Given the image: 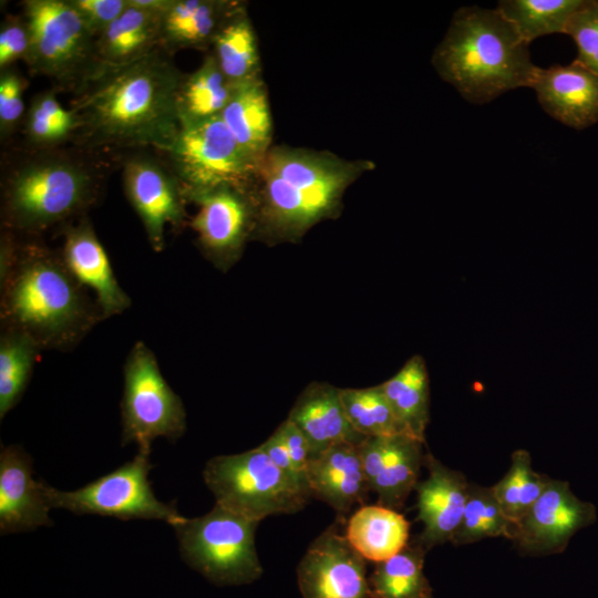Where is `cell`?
I'll return each mask as SVG.
<instances>
[{
  "mask_svg": "<svg viewBox=\"0 0 598 598\" xmlns=\"http://www.w3.org/2000/svg\"><path fill=\"white\" fill-rule=\"evenodd\" d=\"M182 74L164 48L102 72L71 103L78 118L73 143L91 154L147 146L165 152L181 128L176 91Z\"/></svg>",
  "mask_w": 598,
  "mask_h": 598,
  "instance_id": "6da1fadb",
  "label": "cell"
},
{
  "mask_svg": "<svg viewBox=\"0 0 598 598\" xmlns=\"http://www.w3.org/2000/svg\"><path fill=\"white\" fill-rule=\"evenodd\" d=\"M0 247L2 328L27 334L40 349L65 351L103 319L60 251L6 231Z\"/></svg>",
  "mask_w": 598,
  "mask_h": 598,
  "instance_id": "7a4b0ae2",
  "label": "cell"
},
{
  "mask_svg": "<svg viewBox=\"0 0 598 598\" xmlns=\"http://www.w3.org/2000/svg\"><path fill=\"white\" fill-rule=\"evenodd\" d=\"M373 166L326 151L271 146L258 164L251 189L255 234L268 240H298L333 216L347 188Z\"/></svg>",
  "mask_w": 598,
  "mask_h": 598,
  "instance_id": "3957f363",
  "label": "cell"
},
{
  "mask_svg": "<svg viewBox=\"0 0 598 598\" xmlns=\"http://www.w3.org/2000/svg\"><path fill=\"white\" fill-rule=\"evenodd\" d=\"M86 152L29 148L6 168L1 179L2 229L38 238L85 217L99 200L103 169Z\"/></svg>",
  "mask_w": 598,
  "mask_h": 598,
  "instance_id": "277c9868",
  "label": "cell"
},
{
  "mask_svg": "<svg viewBox=\"0 0 598 598\" xmlns=\"http://www.w3.org/2000/svg\"><path fill=\"white\" fill-rule=\"evenodd\" d=\"M528 47L496 9L462 7L453 14L432 64L466 101L483 104L507 91L530 87L538 66Z\"/></svg>",
  "mask_w": 598,
  "mask_h": 598,
  "instance_id": "5b68a950",
  "label": "cell"
},
{
  "mask_svg": "<svg viewBox=\"0 0 598 598\" xmlns=\"http://www.w3.org/2000/svg\"><path fill=\"white\" fill-rule=\"evenodd\" d=\"M21 16L29 32L24 62L33 74L76 94L101 73L97 38L70 0H25Z\"/></svg>",
  "mask_w": 598,
  "mask_h": 598,
  "instance_id": "8992f818",
  "label": "cell"
},
{
  "mask_svg": "<svg viewBox=\"0 0 598 598\" xmlns=\"http://www.w3.org/2000/svg\"><path fill=\"white\" fill-rule=\"evenodd\" d=\"M203 477L216 504L257 523L298 513L311 497L308 487L280 470L259 446L210 458Z\"/></svg>",
  "mask_w": 598,
  "mask_h": 598,
  "instance_id": "52a82bcc",
  "label": "cell"
},
{
  "mask_svg": "<svg viewBox=\"0 0 598 598\" xmlns=\"http://www.w3.org/2000/svg\"><path fill=\"white\" fill-rule=\"evenodd\" d=\"M258 524L216 504L174 528L189 567L215 585L230 586L251 584L264 573L255 545Z\"/></svg>",
  "mask_w": 598,
  "mask_h": 598,
  "instance_id": "ba28073f",
  "label": "cell"
},
{
  "mask_svg": "<svg viewBox=\"0 0 598 598\" xmlns=\"http://www.w3.org/2000/svg\"><path fill=\"white\" fill-rule=\"evenodd\" d=\"M163 154L187 200L224 186L251 192L259 164L241 150L220 115L181 124Z\"/></svg>",
  "mask_w": 598,
  "mask_h": 598,
  "instance_id": "9c48e42d",
  "label": "cell"
},
{
  "mask_svg": "<svg viewBox=\"0 0 598 598\" xmlns=\"http://www.w3.org/2000/svg\"><path fill=\"white\" fill-rule=\"evenodd\" d=\"M121 402L122 442L136 443L140 452H151L157 437L176 440L186 430V412L181 398L163 377L153 351L136 341L124 364Z\"/></svg>",
  "mask_w": 598,
  "mask_h": 598,
  "instance_id": "30bf717a",
  "label": "cell"
},
{
  "mask_svg": "<svg viewBox=\"0 0 598 598\" xmlns=\"http://www.w3.org/2000/svg\"><path fill=\"white\" fill-rule=\"evenodd\" d=\"M148 453L140 452L115 471L99 477L85 486L62 492L44 485L49 505L74 514H92L130 519H158L173 527L183 523L175 505L158 501L148 481L153 465Z\"/></svg>",
  "mask_w": 598,
  "mask_h": 598,
  "instance_id": "8fae6325",
  "label": "cell"
},
{
  "mask_svg": "<svg viewBox=\"0 0 598 598\" xmlns=\"http://www.w3.org/2000/svg\"><path fill=\"white\" fill-rule=\"evenodd\" d=\"M123 185L151 247L162 251L166 228L181 227L186 218L187 199L178 178L165 161L148 154H135L124 163Z\"/></svg>",
  "mask_w": 598,
  "mask_h": 598,
  "instance_id": "7c38bea8",
  "label": "cell"
},
{
  "mask_svg": "<svg viewBox=\"0 0 598 598\" xmlns=\"http://www.w3.org/2000/svg\"><path fill=\"white\" fill-rule=\"evenodd\" d=\"M189 200L198 207L192 227L200 249L216 267L228 269L256 230L251 192L224 186L193 196Z\"/></svg>",
  "mask_w": 598,
  "mask_h": 598,
  "instance_id": "4fadbf2b",
  "label": "cell"
},
{
  "mask_svg": "<svg viewBox=\"0 0 598 598\" xmlns=\"http://www.w3.org/2000/svg\"><path fill=\"white\" fill-rule=\"evenodd\" d=\"M365 559L333 524L307 548L297 566L302 598H372Z\"/></svg>",
  "mask_w": 598,
  "mask_h": 598,
  "instance_id": "5bb4252c",
  "label": "cell"
},
{
  "mask_svg": "<svg viewBox=\"0 0 598 598\" xmlns=\"http://www.w3.org/2000/svg\"><path fill=\"white\" fill-rule=\"evenodd\" d=\"M595 520L596 508L591 503L578 498L567 482L548 477L540 496L513 525L511 539L524 554H557L578 530Z\"/></svg>",
  "mask_w": 598,
  "mask_h": 598,
  "instance_id": "9a60e30c",
  "label": "cell"
},
{
  "mask_svg": "<svg viewBox=\"0 0 598 598\" xmlns=\"http://www.w3.org/2000/svg\"><path fill=\"white\" fill-rule=\"evenodd\" d=\"M424 442L405 433L368 436L360 454L370 491L378 504L399 511L419 483Z\"/></svg>",
  "mask_w": 598,
  "mask_h": 598,
  "instance_id": "2e32d148",
  "label": "cell"
},
{
  "mask_svg": "<svg viewBox=\"0 0 598 598\" xmlns=\"http://www.w3.org/2000/svg\"><path fill=\"white\" fill-rule=\"evenodd\" d=\"M60 254L73 277L94 293L103 318L118 316L131 307L109 256L87 219L82 217L62 229Z\"/></svg>",
  "mask_w": 598,
  "mask_h": 598,
  "instance_id": "e0dca14e",
  "label": "cell"
},
{
  "mask_svg": "<svg viewBox=\"0 0 598 598\" xmlns=\"http://www.w3.org/2000/svg\"><path fill=\"white\" fill-rule=\"evenodd\" d=\"M423 465L429 475L415 486L417 520L423 530L414 540L425 551L451 542L465 508L470 484L465 476L437 461L431 453Z\"/></svg>",
  "mask_w": 598,
  "mask_h": 598,
  "instance_id": "ac0fdd59",
  "label": "cell"
},
{
  "mask_svg": "<svg viewBox=\"0 0 598 598\" xmlns=\"http://www.w3.org/2000/svg\"><path fill=\"white\" fill-rule=\"evenodd\" d=\"M530 87L543 110L564 125L584 130L598 122V74L576 60L537 68Z\"/></svg>",
  "mask_w": 598,
  "mask_h": 598,
  "instance_id": "d6986e66",
  "label": "cell"
},
{
  "mask_svg": "<svg viewBox=\"0 0 598 598\" xmlns=\"http://www.w3.org/2000/svg\"><path fill=\"white\" fill-rule=\"evenodd\" d=\"M32 460L18 445L0 452V532L10 534L51 526L44 483L33 480Z\"/></svg>",
  "mask_w": 598,
  "mask_h": 598,
  "instance_id": "ffe728a7",
  "label": "cell"
},
{
  "mask_svg": "<svg viewBox=\"0 0 598 598\" xmlns=\"http://www.w3.org/2000/svg\"><path fill=\"white\" fill-rule=\"evenodd\" d=\"M311 497L331 506L340 516L363 504L370 491L360 444L340 443L312 455L306 470Z\"/></svg>",
  "mask_w": 598,
  "mask_h": 598,
  "instance_id": "44dd1931",
  "label": "cell"
},
{
  "mask_svg": "<svg viewBox=\"0 0 598 598\" xmlns=\"http://www.w3.org/2000/svg\"><path fill=\"white\" fill-rule=\"evenodd\" d=\"M287 420L308 440L312 455L340 443L360 444L365 437L351 426L341 401L340 388L312 382L299 394Z\"/></svg>",
  "mask_w": 598,
  "mask_h": 598,
  "instance_id": "7402d4cb",
  "label": "cell"
},
{
  "mask_svg": "<svg viewBox=\"0 0 598 598\" xmlns=\"http://www.w3.org/2000/svg\"><path fill=\"white\" fill-rule=\"evenodd\" d=\"M162 17L161 12L127 0L126 9L96 39L101 73L134 63L162 48Z\"/></svg>",
  "mask_w": 598,
  "mask_h": 598,
  "instance_id": "603a6c76",
  "label": "cell"
},
{
  "mask_svg": "<svg viewBox=\"0 0 598 598\" xmlns=\"http://www.w3.org/2000/svg\"><path fill=\"white\" fill-rule=\"evenodd\" d=\"M220 118L241 150L259 163L272 140V117L262 78L236 83Z\"/></svg>",
  "mask_w": 598,
  "mask_h": 598,
  "instance_id": "cb8c5ba5",
  "label": "cell"
},
{
  "mask_svg": "<svg viewBox=\"0 0 598 598\" xmlns=\"http://www.w3.org/2000/svg\"><path fill=\"white\" fill-rule=\"evenodd\" d=\"M238 1L173 0L162 17V48H206Z\"/></svg>",
  "mask_w": 598,
  "mask_h": 598,
  "instance_id": "d4e9b609",
  "label": "cell"
},
{
  "mask_svg": "<svg viewBox=\"0 0 598 598\" xmlns=\"http://www.w3.org/2000/svg\"><path fill=\"white\" fill-rule=\"evenodd\" d=\"M410 524L398 511L382 505H362L349 518L344 536L365 559L380 563L409 544Z\"/></svg>",
  "mask_w": 598,
  "mask_h": 598,
  "instance_id": "484cf974",
  "label": "cell"
},
{
  "mask_svg": "<svg viewBox=\"0 0 598 598\" xmlns=\"http://www.w3.org/2000/svg\"><path fill=\"white\" fill-rule=\"evenodd\" d=\"M380 386L402 431L425 442L430 419V384L424 359L417 354L411 357Z\"/></svg>",
  "mask_w": 598,
  "mask_h": 598,
  "instance_id": "4316f807",
  "label": "cell"
},
{
  "mask_svg": "<svg viewBox=\"0 0 598 598\" xmlns=\"http://www.w3.org/2000/svg\"><path fill=\"white\" fill-rule=\"evenodd\" d=\"M210 47L218 66L233 83L261 76L256 32L243 2L230 11Z\"/></svg>",
  "mask_w": 598,
  "mask_h": 598,
  "instance_id": "83f0119b",
  "label": "cell"
},
{
  "mask_svg": "<svg viewBox=\"0 0 598 598\" xmlns=\"http://www.w3.org/2000/svg\"><path fill=\"white\" fill-rule=\"evenodd\" d=\"M234 87L235 83L223 73L214 55L207 54L196 70L181 76L176 91L179 123L219 116Z\"/></svg>",
  "mask_w": 598,
  "mask_h": 598,
  "instance_id": "f1b7e54d",
  "label": "cell"
},
{
  "mask_svg": "<svg viewBox=\"0 0 598 598\" xmlns=\"http://www.w3.org/2000/svg\"><path fill=\"white\" fill-rule=\"evenodd\" d=\"M425 550L409 543L391 558L377 563L369 576L372 598H420L432 595L424 576Z\"/></svg>",
  "mask_w": 598,
  "mask_h": 598,
  "instance_id": "f546056e",
  "label": "cell"
},
{
  "mask_svg": "<svg viewBox=\"0 0 598 598\" xmlns=\"http://www.w3.org/2000/svg\"><path fill=\"white\" fill-rule=\"evenodd\" d=\"M582 0H502L496 10L529 44L535 39L565 33Z\"/></svg>",
  "mask_w": 598,
  "mask_h": 598,
  "instance_id": "4dcf8cb0",
  "label": "cell"
},
{
  "mask_svg": "<svg viewBox=\"0 0 598 598\" xmlns=\"http://www.w3.org/2000/svg\"><path fill=\"white\" fill-rule=\"evenodd\" d=\"M51 89L33 96L27 111L23 134L29 148H58L73 141L78 131V118L72 110L64 109Z\"/></svg>",
  "mask_w": 598,
  "mask_h": 598,
  "instance_id": "1f68e13d",
  "label": "cell"
},
{
  "mask_svg": "<svg viewBox=\"0 0 598 598\" xmlns=\"http://www.w3.org/2000/svg\"><path fill=\"white\" fill-rule=\"evenodd\" d=\"M41 349L27 334L2 328L0 337V419L20 401Z\"/></svg>",
  "mask_w": 598,
  "mask_h": 598,
  "instance_id": "d6a6232c",
  "label": "cell"
},
{
  "mask_svg": "<svg viewBox=\"0 0 598 598\" xmlns=\"http://www.w3.org/2000/svg\"><path fill=\"white\" fill-rule=\"evenodd\" d=\"M547 480L534 471L528 452L517 450L507 473L491 487L504 515L515 525L540 496Z\"/></svg>",
  "mask_w": 598,
  "mask_h": 598,
  "instance_id": "836d02e7",
  "label": "cell"
},
{
  "mask_svg": "<svg viewBox=\"0 0 598 598\" xmlns=\"http://www.w3.org/2000/svg\"><path fill=\"white\" fill-rule=\"evenodd\" d=\"M513 524L504 515L492 487L470 485L461 523L452 543L471 544L488 537L512 538Z\"/></svg>",
  "mask_w": 598,
  "mask_h": 598,
  "instance_id": "e575fe53",
  "label": "cell"
},
{
  "mask_svg": "<svg viewBox=\"0 0 598 598\" xmlns=\"http://www.w3.org/2000/svg\"><path fill=\"white\" fill-rule=\"evenodd\" d=\"M340 396L351 426L360 435L368 437L404 433L380 385L340 389Z\"/></svg>",
  "mask_w": 598,
  "mask_h": 598,
  "instance_id": "d590c367",
  "label": "cell"
},
{
  "mask_svg": "<svg viewBox=\"0 0 598 598\" xmlns=\"http://www.w3.org/2000/svg\"><path fill=\"white\" fill-rule=\"evenodd\" d=\"M565 33L573 38L577 47L575 60L598 74V0H582Z\"/></svg>",
  "mask_w": 598,
  "mask_h": 598,
  "instance_id": "8d00e7d4",
  "label": "cell"
},
{
  "mask_svg": "<svg viewBox=\"0 0 598 598\" xmlns=\"http://www.w3.org/2000/svg\"><path fill=\"white\" fill-rule=\"evenodd\" d=\"M27 80L12 66L0 74V135L7 138L20 124L23 112V92Z\"/></svg>",
  "mask_w": 598,
  "mask_h": 598,
  "instance_id": "74e56055",
  "label": "cell"
},
{
  "mask_svg": "<svg viewBox=\"0 0 598 598\" xmlns=\"http://www.w3.org/2000/svg\"><path fill=\"white\" fill-rule=\"evenodd\" d=\"M29 50V32L22 16L8 17L0 29V70L23 60Z\"/></svg>",
  "mask_w": 598,
  "mask_h": 598,
  "instance_id": "f35d334b",
  "label": "cell"
},
{
  "mask_svg": "<svg viewBox=\"0 0 598 598\" xmlns=\"http://www.w3.org/2000/svg\"><path fill=\"white\" fill-rule=\"evenodd\" d=\"M97 38L127 7V0H70Z\"/></svg>",
  "mask_w": 598,
  "mask_h": 598,
  "instance_id": "ab89813d",
  "label": "cell"
},
{
  "mask_svg": "<svg viewBox=\"0 0 598 598\" xmlns=\"http://www.w3.org/2000/svg\"><path fill=\"white\" fill-rule=\"evenodd\" d=\"M275 432L285 445L298 476L307 485L306 470L312 456L308 440L289 420H285Z\"/></svg>",
  "mask_w": 598,
  "mask_h": 598,
  "instance_id": "60d3db41",
  "label": "cell"
},
{
  "mask_svg": "<svg viewBox=\"0 0 598 598\" xmlns=\"http://www.w3.org/2000/svg\"><path fill=\"white\" fill-rule=\"evenodd\" d=\"M259 447L280 470L307 487V485L298 476L290 456L276 432H274L264 443H261Z\"/></svg>",
  "mask_w": 598,
  "mask_h": 598,
  "instance_id": "b9f144b4",
  "label": "cell"
},
{
  "mask_svg": "<svg viewBox=\"0 0 598 598\" xmlns=\"http://www.w3.org/2000/svg\"><path fill=\"white\" fill-rule=\"evenodd\" d=\"M420 598H433L432 595H427V596H423V597H420Z\"/></svg>",
  "mask_w": 598,
  "mask_h": 598,
  "instance_id": "7bdbcfd3",
  "label": "cell"
}]
</instances>
